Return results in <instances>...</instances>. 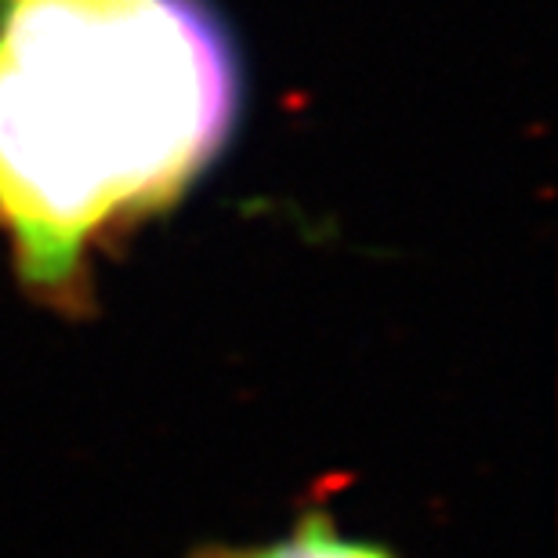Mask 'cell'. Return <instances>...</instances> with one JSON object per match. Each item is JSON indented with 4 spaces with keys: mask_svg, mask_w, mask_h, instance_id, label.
<instances>
[{
    "mask_svg": "<svg viewBox=\"0 0 558 558\" xmlns=\"http://www.w3.org/2000/svg\"><path fill=\"white\" fill-rule=\"evenodd\" d=\"M236 62L199 0H11L0 22V221L48 305H84V254L171 199L236 117Z\"/></svg>",
    "mask_w": 558,
    "mask_h": 558,
    "instance_id": "cell-1",
    "label": "cell"
},
{
    "mask_svg": "<svg viewBox=\"0 0 558 558\" xmlns=\"http://www.w3.org/2000/svg\"><path fill=\"white\" fill-rule=\"evenodd\" d=\"M185 558H403L392 544L349 533L323 497L305 500L272 541H199Z\"/></svg>",
    "mask_w": 558,
    "mask_h": 558,
    "instance_id": "cell-2",
    "label": "cell"
}]
</instances>
